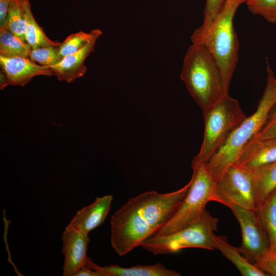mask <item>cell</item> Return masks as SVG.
<instances>
[{
	"label": "cell",
	"mask_w": 276,
	"mask_h": 276,
	"mask_svg": "<svg viewBox=\"0 0 276 276\" xmlns=\"http://www.w3.org/2000/svg\"><path fill=\"white\" fill-rule=\"evenodd\" d=\"M267 71L266 86L255 112L246 118L231 133L222 147L204 164L216 180L236 162L243 148L262 127L276 102V78L268 62Z\"/></svg>",
	"instance_id": "4"
},
{
	"label": "cell",
	"mask_w": 276,
	"mask_h": 276,
	"mask_svg": "<svg viewBox=\"0 0 276 276\" xmlns=\"http://www.w3.org/2000/svg\"><path fill=\"white\" fill-rule=\"evenodd\" d=\"M75 276H102V274L100 272L85 265L78 270Z\"/></svg>",
	"instance_id": "29"
},
{
	"label": "cell",
	"mask_w": 276,
	"mask_h": 276,
	"mask_svg": "<svg viewBox=\"0 0 276 276\" xmlns=\"http://www.w3.org/2000/svg\"><path fill=\"white\" fill-rule=\"evenodd\" d=\"M11 0H0V27L5 24Z\"/></svg>",
	"instance_id": "28"
},
{
	"label": "cell",
	"mask_w": 276,
	"mask_h": 276,
	"mask_svg": "<svg viewBox=\"0 0 276 276\" xmlns=\"http://www.w3.org/2000/svg\"><path fill=\"white\" fill-rule=\"evenodd\" d=\"M226 0H206L203 11V21L198 28L205 30L213 22L222 7Z\"/></svg>",
	"instance_id": "25"
},
{
	"label": "cell",
	"mask_w": 276,
	"mask_h": 276,
	"mask_svg": "<svg viewBox=\"0 0 276 276\" xmlns=\"http://www.w3.org/2000/svg\"><path fill=\"white\" fill-rule=\"evenodd\" d=\"M102 34H97L81 49L64 57L58 63L50 66L54 75L59 81L67 83L83 76L87 72L85 61L94 51L96 41Z\"/></svg>",
	"instance_id": "14"
},
{
	"label": "cell",
	"mask_w": 276,
	"mask_h": 276,
	"mask_svg": "<svg viewBox=\"0 0 276 276\" xmlns=\"http://www.w3.org/2000/svg\"><path fill=\"white\" fill-rule=\"evenodd\" d=\"M25 19V39L32 49L60 45V42L50 40L37 24L33 16L29 0L26 1Z\"/></svg>",
	"instance_id": "19"
},
{
	"label": "cell",
	"mask_w": 276,
	"mask_h": 276,
	"mask_svg": "<svg viewBox=\"0 0 276 276\" xmlns=\"http://www.w3.org/2000/svg\"><path fill=\"white\" fill-rule=\"evenodd\" d=\"M31 47L4 26L0 27V55L8 57H29Z\"/></svg>",
	"instance_id": "20"
},
{
	"label": "cell",
	"mask_w": 276,
	"mask_h": 276,
	"mask_svg": "<svg viewBox=\"0 0 276 276\" xmlns=\"http://www.w3.org/2000/svg\"><path fill=\"white\" fill-rule=\"evenodd\" d=\"M0 65L9 85L14 86H24L37 76L54 75L50 67L37 64L29 57H8L0 55Z\"/></svg>",
	"instance_id": "11"
},
{
	"label": "cell",
	"mask_w": 276,
	"mask_h": 276,
	"mask_svg": "<svg viewBox=\"0 0 276 276\" xmlns=\"http://www.w3.org/2000/svg\"><path fill=\"white\" fill-rule=\"evenodd\" d=\"M86 265L100 272L102 276H179L174 270L166 268L162 263L153 265H137L130 267H122L117 265L100 266L88 257Z\"/></svg>",
	"instance_id": "15"
},
{
	"label": "cell",
	"mask_w": 276,
	"mask_h": 276,
	"mask_svg": "<svg viewBox=\"0 0 276 276\" xmlns=\"http://www.w3.org/2000/svg\"><path fill=\"white\" fill-rule=\"evenodd\" d=\"M238 220L241 231L239 249L253 264L259 261L270 249L268 236L257 210L235 205L230 209Z\"/></svg>",
	"instance_id": "9"
},
{
	"label": "cell",
	"mask_w": 276,
	"mask_h": 276,
	"mask_svg": "<svg viewBox=\"0 0 276 276\" xmlns=\"http://www.w3.org/2000/svg\"><path fill=\"white\" fill-rule=\"evenodd\" d=\"M26 1V0H11L3 26L26 42L25 35Z\"/></svg>",
	"instance_id": "21"
},
{
	"label": "cell",
	"mask_w": 276,
	"mask_h": 276,
	"mask_svg": "<svg viewBox=\"0 0 276 276\" xmlns=\"http://www.w3.org/2000/svg\"><path fill=\"white\" fill-rule=\"evenodd\" d=\"M274 137H276V102L271 108L263 126L252 139Z\"/></svg>",
	"instance_id": "26"
},
{
	"label": "cell",
	"mask_w": 276,
	"mask_h": 276,
	"mask_svg": "<svg viewBox=\"0 0 276 276\" xmlns=\"http://www.w3.org/2000/svg\"><path fill=\"white\" fill-rule=\"evenodd\" d=\"M255 195L257 208L276 190V161L254 171Z\"/></svg>",
	"instance_id": "17"
},
{
	"label": "cell",
	"mask_w": 276,
	"mask_h": 276,
	"mask_svg": "<svg viewBox=\"0 0 276 276\" xmlns=\"http://www.w3.org/2000/svg\"><path fill=\"white\" fill-rule=\"evenodd\" d=\"M254 179L253 171L237 163L230 166L216 181L211 201L257 210Z\"/></svg>",
	"instance_id": "8"
},
{
	"label": "cell",
	"mask_w": 276,
	"mask_h": 276,
	"mask_svg": "<svg viewBox=\"0 0 276 276\" xmlns=\"http://www.w3.org/2000/svg\"><path fill=\"white\" fill-rule=\"evenodd\" d=\"M58 47L31 48L29 58L40 65L50 67L57 64L62 59L59 53Z\"/></svg>",
	"instance_id": "23"
},
{
	"label": "cell",
	"mask_w": 276,
	"mask_h": 276,
	"mask_svg": "<svg viewBox=\"0 0 276 276\" xmlns=\"http://www.w3.org/2000/svg\"><path fill=\"white\" fill-rule=\"evenodd\" d=\"M247 2V1H246Z\"/></svg>",
	"instance_id": "31"
},
{
	"label": "cell",
	"mask_w": 276,
	"mask_h": 276,
	"mask_svg": "<svg viewBox=\"0 0 276 276\" xmlns=\"http://www.w3.org/2000/svg\"><path fill=\"white\" fill-rule=\"evenodd\" d=\"M254 14L263 17L270 23H276V0H247L245 3Z\"/></svg>",
	"instance_id": "24"
},
{
	"label": "cell",
	"mask_w": 276,
	"mask_h": 276,
	"mask_svg": "<svg viewBox=\"0 0 276 276\" xmlns=\"http://www.w3.org/2000/svg\"><path fill=\"white\" fill-rule=\"evenodd\" d=\"M214 247L237 268L243 276H266V273L250 262L241 252L239 248L230 244L225 237L214 236Z\"/></svg>",
	"instance_id": "16"
},
{
	"label": "cell",
	"mask_w": 276,
	"mask_h": 276,
	"mask_svg": "<svg viewBox=\"0 0 276 276\" xmlns=\"http://www.w3.org/2000/svg\"><path fill=\"white\" fill-rule=\"evenodd\" d=\"M9 85L8 80L5 73L1 70L0 73V87L1 89H3L5 87Z\"/></svg>",
	"instance_id": "30"
},
{
	"label": "cell",
	"mask_w": 276,
	"mask_h": 276,
	"mask_svg": "<svg viewBox=\"0 0 276 276\" xmlns=\"http://www.w3.org/2000/svg\"><path fill=\"white\" fill-rule=\"evenodd\" d=\"M180 78L203 112L229 94L217 62L201 44L193 43L189 47L183 59Z\"/></svg>",
	"instance_id": "2"
},
{
	"label": "cell",
	"mask_w": 276,
	"mask_h": 276,
	"mask_svg": "<svg viewBox=\"0 0 276 276\" xmlns=\"http://www.w3.org/2000/svg\"><path fill=\"white\" fill-rule=\"evenodd\" d=\"M191 179L171 192H145L130 198L111 217V245L120 257L152 236L175 214L187 195Z\"/></svg>",
	"instance_id": "1"
},
{
	"label": "cell",
	"mask_w": 276,
	"mask_h": 276,
	"mask_svg": "<svg viewBox=\"0 0 276 276\" xmlns=\"http://www.w3.org/2000/svg\"><path fill=\"white\" fill-rule=\"evenodd\" d=\"M112 199L111 195L97 197L93 203L78 211L66 226L88 235L104 221Z\"/></svg>",
	"instance_id": "13"
},
{
	"label": "cell",
	"mask_w": 276,
	"mask_h": 276,
	"mask_svg": "<svg viewBox=\"0 0 276 276\" xmlns=\"http://www.w3.org/2000/svg\"><path fill=\"white\" fill-rule=\"evenodd\" d=\"M254 264L266 274L276 276V249H269Z\"/></svg>",
	"instance_id": "27"
},
{
	"label": "cell",
	"mask_w": 276,
	"mask_h": 276,
	"mask_svg": "<svg viewBox=\"0 0 276 276\" xmlns=\"http://www.w3.org/2000/svg\"><path fill=\"white\" fill-rule=\"evenodd\" d=\"M218 220L205 211L196 222L170 234L153 236L140 245L156 256L176 253L186 248L215 249L214 232Z\"/></svg>",
	"instance_id": "6"
},
{
	"label": "cell",
	"mask_w": 276,
	"mask_h": 276,
	"mask_svg": "<svg viewBox=\"0 0 276 276\" xmlns=\"http://www.w3.org/2000/svg\"><path fill=\"white\" fill-rule=\"evenodd\" d=\"M101 33H102L101 30L97 29L88 33L79 31L71 34L59 45L58 49L60 55L63 58L68 55L78 51L95 35Z\"/></svg>",
	"instance_id": "22"
},
{
	"label": "cell",
	"mask_w": 276,
	"mask_h": 276,
	"mask_svg": "<svg viewBox=\"0 0 276 276\" xmlns=\"http://www.w3.org/2000/svg\"><path fill=\"white\" fill-rule=\"evenodd\" d=\"M246 2V0H226L212 24L205 30L198 28L191 37L192 43L203 45L214 57L228 91L239 53V42L233 20L238 8Z\"/></svg>",
	"instance_id": "3"
},
{
	"label": "cell",
	"mask_w": 276,
	"mask_h": 276,
	"mask_svg": "<svg viewBox=\"0 0 276 276\" xmlns=\"http://www.w3.org/2000/svg\"><path fill=\"white\" fill-rule=\"evenodd\" d=\"M193 170L191 184L180 206L173 216L153 236L173 233L197 221L206 211V204L211 201L216 180L204 164H200Z\"/></svg>",
	"instance_id": "7"
},
{
	"label": "cell",
	"mask_w": 276,
	"mask_h": 276,
	"mask_svg": "<svg viewBox=\"0 0 276 276\" xmlns=\"http://www.w3.org/2000/svg\"><path fill=\"white\" fill-rule=\"evenodd\" d=\"M204 131L200 151L192 160L193 169L206 164L222 147L231 133L246 119L237 100L229 94L203 112Z\"/></svg>",
	"instance_id": "5"
},
{
	"label": "cell",
	"mask_w": 276,
	"mask_h": 276,
	"mask_svg": "<svg viewBox=\"0 0 276 276\" xmlns=\"http://www.w3.org/2000/svg\"><path fill=\"white\" fill-rule=\"evenodd\" d=\"M275 161L276 137L252 139L243 148L235 163L254 172L259 168Z\"/></svg>",
	"instance_id": "12"
},
{
	"label": "cell",
	"mask_w": 276,
	"mask_h": 276,
	"mask_svg": "<svg viewBox=\"0 0 276 276\" xmlns=\"http://www.w3.org/2000/svg\"><path fill=\"white\" fill-rule=\"evenodd\" d=\"M88 235L72 227H65L62 234L63 276H75L86 265L88 258L86 254L89 242Z\"/></svg>",
	"instance_id": "10"
},
{
	"label": "cell",
	"mask_w": 276,
	"mask_h": 276,
	"mask_svg": "<svg viewBox=\"0 0 276 276\" xmlns=\"http://www.w3.org/2000/svg\"><path fill=\"white\" fill-rule=\"evenodd\" d=\"M257 212L270 242V249H276V190L257 208Z\"/></svg>",
	"instance_id": "18"
}]
</instances>
